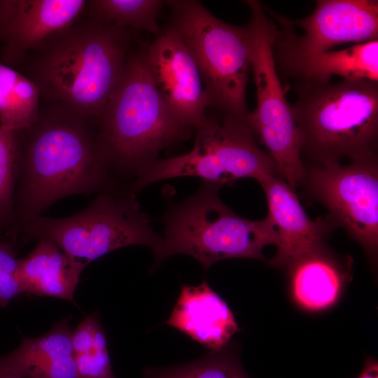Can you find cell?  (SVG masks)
Returning a JSON list of instances; mask_svg holds the SVG:
<instances>
[{
    "instance_id": "6da1fadb",
    "label": "cell",
    "mask_w": 378,
    "mask_h": 378,
    "mask_svg": "<svg viewBox=\"0 0 378 378\" xmlns=\"http://www.w3.org/2000/svg\"><path fill=\"white\" fill-rule=\"evenodd\" d=\"M16 132L15 242L24 223L57 201L99 193L115 184L99 146L97 121L48 102L31 126Z\"/></svg>"
},
{
    "instance_id": "7a4b0ae2",
    "label": "cell",
    "mask_w": 378,
    "mask_h": 378,
    "mask_svg": "<svg viewBox=\"0 0 378 378\" xmlns=\"http://www.w3.org/2000/svg\"><path fill=\"white\" fill-rule=\"evenodd\" d=\"M128 29L88 15L29 52L22 66L47 102L99 122L130 55Z\"/></svg>"
},
{
    "instance_id": "3957f363",
    "label": "cell",
    "mask_w": 378,
    "mask_h": 378,
    "mask_svg": "<svg viewBox=\"0 0 378 378\" xmlns=\"http://www.w3.org/2000/svg\"><path fill=\"white\" fill-rule=\"evenodd\" d=\"M291 108L303 162L378 160V82L296 85Z\"/></svg>"
},
{
    "instance_id": "277c9868",
    "label": "cell",
    "mask_w": 378,
    "mask_h": 378,
    "mask_svg": "<svg viewBox=\"0 0 378 378\" xmlns=\"http://www.w3.org/2000/svg\"><path fill=\"white\" fill-rule=\"evenodd\" d=\"M148 71L144 49L130 52L123 74L98 122L102 154L113 174L135 177L166 147L190 138Z\"/></svg>"
},
{
    "instance_id": "5b68a950",
    "label": "cell",
    "mask_w": 378,
    "mask_h": 378,
    "mask_svg": "<svg viewBox=\"0 0 378 378\" xmlns=\"http://www.w3.org/2000/svg\"><path fill=\"white\" fill-rule=\"evenodd\" d=\"M221 187L203 181L195 193L169 206L162 218L164 234L153 268L181 253L196 259L205 271L227 258L266 260L263 248L278 239L271 219L237 215L220 200Z\"/></svg>"
},
{
    "instance_id": "8992f818",
    "label": "cell",
    "mask_w": 378,
    "mask_h": 378,
    "mask_svg": "<svg viewBox=\"0 0 378 378\" xmlns=\"http://www.w3.org/2000/svg\"><path fill=\"white\" fill-rule=\"evenodd\" d=\"M171 10L169 27L181 38L199 69L211 106L246 118L251 66L248 25L226 23L200 1H165Z\"/></svg>"
},
{
    "instance_id": "52a82bcc",
    "label": "cell",
    "mask_w": 378,
    "mask_h": 378,
    "mask_svg": "<svg viewBox=\"0 0 378 378\" xmlns=\"http://www.w3.org/2000/svg\"><path fill=\"white\" fill-rule=\"evenodd\" d=\"M49 239L64 253L87 265L104 255L132 245L155 253L161 237L141 211L135 195L115 184L97 193L81 211L64 218L38 216L21 227L17 241Z\"/></svg>"
},
{
    "instance_id": "ba28073f",
    "label": "cell",
    "mask_w": 378,
    "mask_h": 378,
    "mask_svg": "<svg viewBox=\"0 0 378 378\" xmlns=\"http://www.w3.org/2000/svg\"><path fill=\"white\" fill-rule=\"evenodd\" d=\"M218 111L195 130L190 152L150 162L137 172L128 190L135 194L153 183L176 177H199L223 186L244 178L279 176L274 160L260 148L246 118Z\"/></svg>"
},
{
    "instance_id": "9c48e42d",
    "label": "cell",
    "mask_w": 378,
    "mask_h": 378,
    "mask_svg": "<svg viewBox=\"0 0 378 378\" xmlns=\"http://www.w3.org/2000/svg\"><path fill=\"white\" fill-rule=\"evenodd\" d=\"M251 15L247 24L251 36V66L256 90V106L246 121L274 160L279 176L291 188L300 187L305 176L298 127L291 104L286 97L273 52L276 26L262 4L245 1Z\"/></svg>"
},
{
    "instance_id": "30bf717a",
    "label": "cell",
    "mask_w": 378,
    "mask_h": 378,
    "mask_svg": "<svg viewBox=\"0 0 378 378\" xmlns=\"http://www.w3.org/2000/svg\"><path fill=\"white\" fill-rule=\"evenodd\" d=\"M300 185L328 211L335 227L344 229L372 262L378 250V160L304 162Z\"/></svg>"
},
{
    "instance_id": "8fae6325",
    "label": "cell",
    "mask_w": 378,
    "mask_h": 378,
    "mask_svg": "<svg viewBox=\"0 0 378 378\" xmlns=\"http://www.w3.org/2000/svg\"><path fill=\"white\" fill-rule=\"evenodd\" d=\"M271 15L280 25L279 29L276 26L273 45L300 52H322L340 44L378 38L377 0H317L306 18H284L289 25L302 30L300 35Z\"/></svg>"
},
{
    "instance_id": "7c38bea8",
    "label": "cell",
    "mask_w": 378,
    "mask_h": 378,
    "mask_svg": "<svg viewBox=\"0 0 378 378\" xmlns=\"http://www.w3.org/2000/svg\"><path fill=\"white\" fill-rule=\"evenodd\" d=\"M151 78L175 117L197 130L207 120L211 107L199 69L179 35L167 27L144 48Z\"/></svg>"
},
{
    "instance_id": "4fadbf2b",
    "label": "cell",
    "mask_w": 378,
    "mask_h": 378,
    "mask_svg": "<svg viewBox=\"0 0 378 378\" xmlns=\"http://www.w3.org/2000/svg\"><path fill=\"white\" fill-rule=\"evenodd\" d=\"M85 0H0V62L13 69L55 34L71 25Z\"/></svg>"
},
{
    "instance_id": "5bb4252c",
    "label": "cell",
    "mask_w": 378,
    "mask_h": 378,
    "mask_svg": "<svg viewBox=\"0 0 378 378\" xmlns=\"http://www.w3.org/2000/svg\"><path fill=\"white\" fill-rule=\"evenodd\" d=\"M267 199L268 213L277 234L276 253L269 262L287 267L300 256L324 243L335 226L326 217L312 220L300 202L295 190L278 176L257 180Z\"/></svg>"
},
{
    "instance_id": "9a60e30c",
    "label": "cell",
    "mask_w": 378,
    "mask_h": 378,
    "mask_svg": "<svg viewBox=\"0 0 378 378\" xmlns=\"http://www.w3.org/2000/svg\"><path fill=\"white\" fill-rule=\"evenodd\" d=\"M273 52L281 72L298 81L297 85L328 83L333 76L378 82V40L317 53L273 45Z\"/></svg>"
},
{
    "instance_id": "2e32d148",
    "label": "cell",
    "mask_w": 378,
    "mask_h": 378,
    "mask_svg": "<svg viewBox=\"0 0 378 378\" xmlns=\"http://www.w3.org/2000/svg\"><path fill=\"white\" fill-rule=\"evenodd\" d=\"M164 324L211 351L225 346L239 330L230 308L206 281L197 286H182Z\"/></svg>"
},
{
    "instance_id": "e0dca14e",
    "label": "cell",
    "mask_w": 378,
    "mask_h": 378,
    "mask_svg": "<svg viewBox=\"0 0 378 378\" xmlns=\"http://www.w3.org/2000/svg\"><path fill=\"white\" fill-rule=\"evenodd\" d=\"M351 267L350 259L335 255L325 242L300 256L287 267L295 301L311 311L330 307L337 300Z\"/></svg>"
},
{
    "instance_id": "ac0fdd59",
    "label": "cell",
    "mask_w": 378,
    "mask_h": 378,
    "mask_svg": "<svg viewBox=\"0 0 378 378\" xmlns=\"http://www.w3.org/2000/svg\"><path fill=\"white\" fill-rule=\"evenodd\" d=\"M87 265L64 253L52 241L38 240L31 252L20 259L23 293L74 302V291Z\"/></svg>"
},
{
    "instance_id": "d6986e66",
    "label": "cell",
    "mask_w": 378,
    "mask_h": 378,
    "mask_svg": "<svg viewBox=\"0 0 378 378\" xmlns=\"http://www.w3.org/2000/svg\"><path fill=\"white\" fill-rule=\"evenodd\" d=\"M69 320L62 318L39 337H24L17 349L0 356V372L25 378L53 360L74 355Z\"/></svg>"
},
{
    "instance_id": "ffe728a7",
    "label": "cell",
    "mask_w": 378,
    "mask_h": 378,
    "mask_svg": "<svg viewBox=\"0 0 378 378\" xmlns=\"http://www.w3.org/2000/svg\"><path fill=\"white\" fill-rule=\"evenodd\" d=\"M41 93L24 74L0 62V125L18 131L38 119Z\"/></svg>"
},
{
    "instance_id": "44dd1931",
    "label": "cell",
    "mask_w": 378,
    "mask_h": 378,
    "mask_svg": "<svg viewBox=\"0 0 378 378\" xmlns=\"http://www.w3.org/2000/svg\"><path fill=\"white\" fill-rule=\"evenodd\" d=\"M165 1L160 0L88 1V15L118 27L158 34V18Z\"/></svg>"
},
{
    "instance_id": "7402d4cb",
    "label": "cell",
    "mask_w": 378,
    "mask_h": 378,
    "mask_svg": "<svg viewBox=\"0 0 378 378\" xmlns=\"http://www.w3.org/2000/svg\"><path fill=\"white\" fill-rule=\"evenodd\" d=\"M144 378H249L236 351L227 345L195 360L162 368L148 367Z\"/></svg>"
},
{
    "instance_id": "603a6c76",
    "label": "cell",
    "mask_w": 378,
    "mask_h": 378,
    "mask_svg": "<svg viewBox=\"0 0 378 378\" xmlns=\"http://www.w3.org/2000/svg\"><path fill=\"white\" fill-rule=\"evenodd\" d=\"M19 157L16 131L0 125V236L13 244L16 220L15 194Z\"/></svg>"
},
{
    "instance_id": "cb8c5ba5",
    "label": "cell",
    "mask_w": 378,
    "mask_h": 378,
    "mask_svg": "<svg viewBox=\"0 0 378 378\" xmlns=\"http://www.w3.org/2000/svg\"><path fill=\"white\" fill-rule=\"evenodd\" d=\"M74 358L78 378H117L113 372L102 326L96 332L94 347L86 353L75 354Z\"/></svg>"
},
{
    "instance_id": "d4e9b609",
    "label": "cell",
    "mask_w": 378,
    "mask_h": 378,
    "mask_svg": "<svg viewBox=\"0 0 378 378\" xmlns=\"http://www.w3.org/2000/svg\"><path fill=\"white\" fill-rule=\"evenodd\" d=\"M22 293L20 259L14 245L0 239V308L6 307L11 300Z\"/></svg>"
},
{
    "instance_id": "484cf974",
    "label": "cell",
    "mask_w": 378,
    "mask_h": 378,
    "mask_svg": "<svg viewBox=\"0 0 378 378\" xmlns=\"http://www.w3.org/2000/svg\"><path fill=\"white\" fill-rule=\"evenodd\" d=\"M101 327L97 313L86 316L71 333L74 355L86 353L94 347L95 335Z\"/></svg>"
},
{
    "instance_id": "4316f807",
    "label": "cell",
    "mask_w": 378,
    "mask_h": 378,
    "mask_svg": "<svg viewBox=\"0 0 378 378\" xmlns=\"http://www.w3.org/2000/svg\"><path fill=\"white\" fill-rule=\"evenodd\" d=\"M25 378H78L74 355L53 360Z\"/></svg>"
},
{
    "instance_id": "83f0119b",
    "label": "cell",
    "mask_w": 378,
    "mask_h": 378,
    "mask_svg": "<svg viewBox=\"0 0 378 378\" xmlns=\"http://www.w3.org/2000/svg\"><path fill=\"white\" fill-rule=\"evenodd\" d=\"M356 378H378L377 360L367 358L362 372Z\"/></svg>"
},
{
    "instance_id": "f1b7e54d",
    "label": "cell",
    "mask_w": 378,
    "mask_h": 378,
    "mask_svg": "<svg viewBox=\"0 0 378 378\" xmlns=\"http://www.w3.org/2000/svg\"><path fill=\"white\" fill-rule=\"evenodd\" d=\"M0 378H24L17 375L0 372Z\"/></svg>"
}]
</instances>
